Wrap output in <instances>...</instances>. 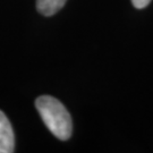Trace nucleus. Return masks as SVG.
I'll use <instances>...</instances> for the list:
<instances>
[{
    "label": "nucleus",
    "instance_id": "nucleus-1",
    "mask_svg": "<svg viewBox=\"0 0 153 153\" xmlns=\"http://www.w3.org/2000/svg\"><path fill=\"white\" fill-rule=\"evenodd\" d=\"M35 107L48 129L57 138L66 141L71 136V117L59 100L50 95H41L36 99Z\"/></svg>",
    "mask_w": 153,
    "mask_h": 153
},
{
    "label": "nucleus",
    "instance_id": "nucleus-2",
    "mask_svg": "<svg viewBox=\"0 0 153 153\" xmlns=\"http://www.w3.org/2000/svg\"><path fill=\"white\" fill-rule=\"evenodd\" d=\"M15 151V136L10 121L0 110V153H13Z\"/></svg>",
    "mask_w": 153,
    "mask_h": 153
},
{
    "label": "nucleus",
    "instance_id": "nucleus-3",
    "mask_svg": "<svg viewBox=\"0 0 153 153\" xmlns=\"http://www.w3.org/2000/svg\"><path fill=\"white\" fill-rule=\"evenodd\" d=\"M67 0H36V9L44 16H51L60 10Z\"/></svg>",
    "mask_w": 153,
    "mask_h": 153
},
{
    "label": "nucleus",
    "instance_id": "nucleus-4",
    "mask_svg": "<svg viewBox=\"0 0 153 153\" xmlns=\"http://www.w3.org/2000/svg\"><path fill=\"white\" fill-rule=\"evenodd\" d=\"M150 2H151V0H131V4H133L134 7L137 8V9L145 8Z\"/></svg>",
    "mask_w": 153,
    "mask_h": 153
}]
</instances>
